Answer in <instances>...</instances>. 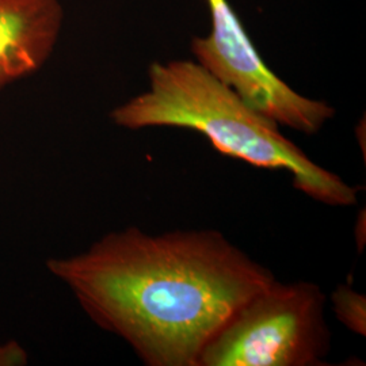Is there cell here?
<instances>
[{
  "mask_svg": "<svg viewBox=\"0 0 366 366\" xmlns=\"http://www.w3.org/2000/svg\"><path fill=\"white\" fill-rule=\"evenodd\" d=\"M46 267L148 366H198L231 317L275 281L214 229L148 235L131 227Z\"/></svg>",
  "mask_w": 366,
  "mask_h": 366,
  "instance_id": "6da1fadb",
  "label": "cell"
},
{
  "mask_svg": "<svg viewBox=\"0 0 366 366\" xmlns=\"http://www.w3.org/2000/svg\"><path fill=\"white\" fill-rule=\"evenodd\" d=\"M325 307L319 285L275 280L210 340L198 366L325 365L331 347Z\"/></svg>",
  "mask_w": 366,
  "mask_h": 366,
  "instance_id": "3957f363",
  "label": "cell"
},
{
  "mask_svg": "<svg viewBox=\"0 0 366 366\" xmlns=\"http://www.w3.org/2000/svg\"><path fill=\"white\" fill-rule=\"evenodd\" d=\"M212 33L193 41L198 64L227 84L263 117L304 134H316L334 107L300 95L270 71L227 0H207Z\"/></svg>",
  "mask_w": 366,
  "mask_h": 366,
  "instance_id": "277c9868",
  "label": "cell"
},
{
  "mask_svg": "<svg viewBox=\"0 0 366 366\" xmlns=\"http://www.w3.org/2000/svg\"><path fill=\"white\" fill-rule=\"evenodd\" d=\"M61 18L57 0H0V90L44 66Z\"/></svg>",
  "mask_w": 366,
  "mask_h": 366,
  "instance_id": "5b68a950",
  "label": "cell"
},
{
  "mask_svg": "<svg viewBox=\"0 0 366 366\" xmlns=\"http://www.w3.org/2000/svg\"><path fill=\"white\" fill-rule=\"evenodd\" d=\"M26 362V352L19 343L10 340L0 345V366H21Z\"/></svg>",
  "mask_w": 366,
  "mask_h": 366,
  "instance_id": "52a82bcc",
  "label": "cell"
},
{
  "mask_svg": "<svg viewBox=\"0 0 366 366\" xmlns=\"http://www.w3.org/2000/svg\"><path fill=\"white\" fill-rule=\"evenodd\" d=\"M112 119L133 131L152 127L194 131L224 157L257 169L287 171L293 187L317 202L346 208L358 201L355 186L315 163L277 124L198 63H154L149 90L114 109Z\"/></svg>",
  "mask_w": 366,
  "mask_h": 366,
  "instance_id": "7a4b0ae2",
  "label": "cell"
},
{
  "mask_svg": "<svg viewBox=\"0 0 366 366\" xmlns=\"http://www.w3.org/2000/svg\"><path fill=\"white\" fill-rule=\"evenodd\" d=\"M332 311L340 323L357 335H366V297L347 284H340L331 295Z\"/></svg>",
  "mask_w": 366,
  "mask_h": 366,
  "instance_id": "8992f818",
  "label": "cell"
}]
</instances>
